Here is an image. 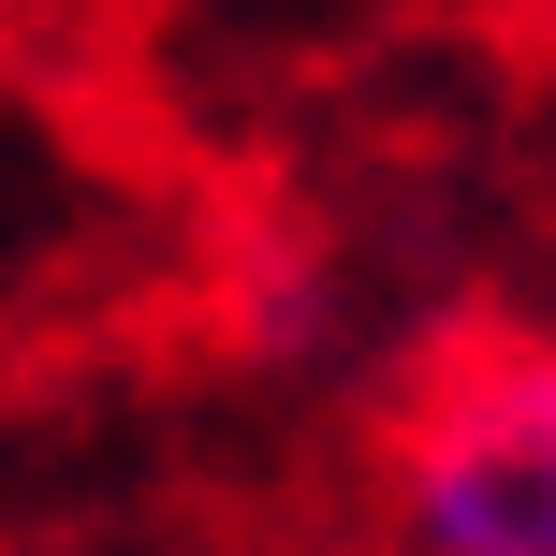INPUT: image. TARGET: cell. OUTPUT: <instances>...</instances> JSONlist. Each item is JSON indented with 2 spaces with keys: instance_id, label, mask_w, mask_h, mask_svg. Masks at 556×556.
<instances>
[{
  "instance_id": "obj_1",
  "label": "cell",
  "mask_w": 556,
  "mask_h": 556,
  "mask_svg": "<svg viewBox=\"0 0 556 556\" xmlns=\"http://www.w3.org/2000/svg\"><path fill=\"white\" fill-rule=\"evenodd\" d=\"M395 556H556V352L483 337L395 425Z\"/></svg>"
}]
</instances>
